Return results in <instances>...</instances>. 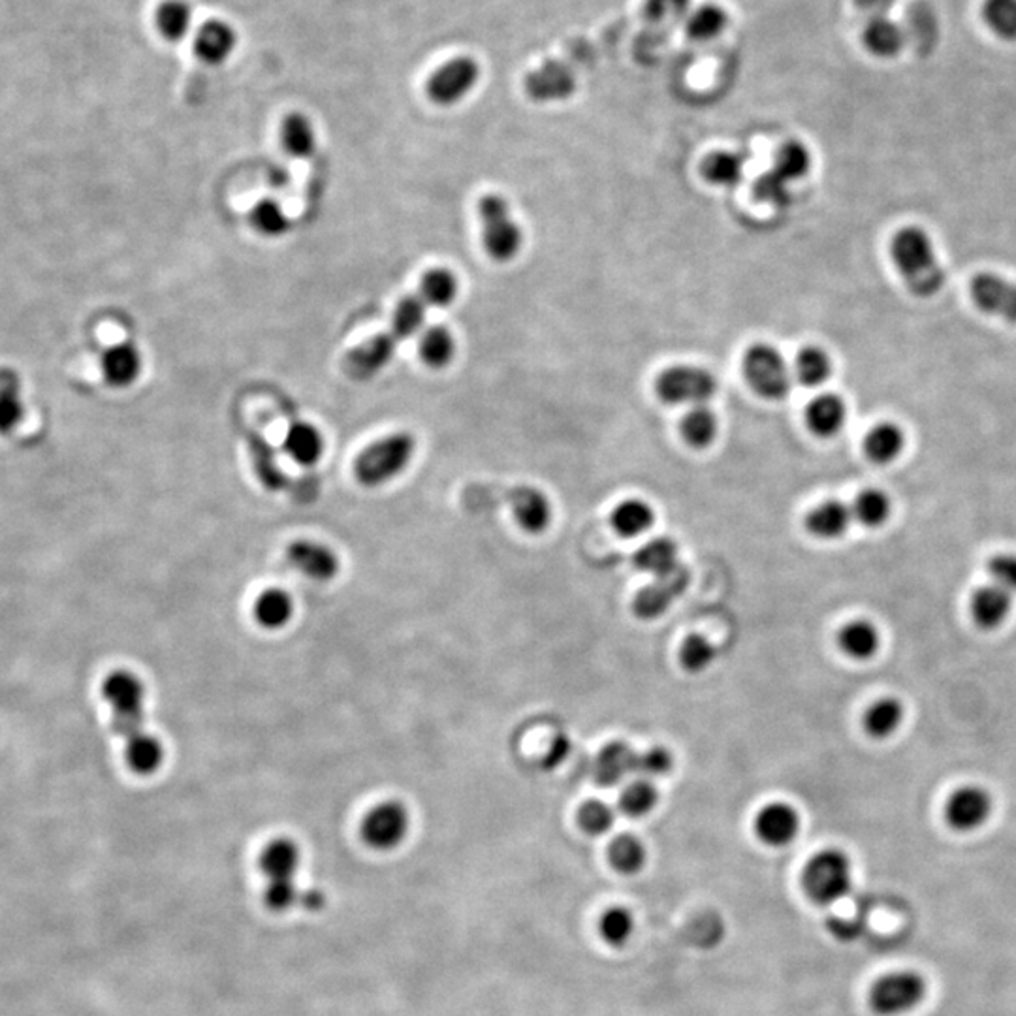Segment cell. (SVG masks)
I'll use <instances>...</instances> for the list:
<instances>
[{"mask_svg":"<svg viewBox=\"0 0 1016 1016\" xmlns=\"http://www.w3.org/2000/svg\"><path fill=\"white\" fill-rule=\"evenodd\" d=\"M889 253L909 293L919 298H931L944 288L947 275L937 258L936 245L925 228L915 225L898 228L890 238Z\"/></svg>","mask_w":1016,"mask_h":1016,"instance_id":"cell-1","label":"cell"},{"mask_svg":"<svg viewBox=\"0 0 1016 1016\" xmlns=\"http://www.w3.org/2000/svg\"><path fill=\"white\" fill-rule=\"evenodd\" d=\"M416 452V438L408 432L389 433L359 452L354 475L362 486L377 487L394 481L408 467Z\"/></svg>","mask_w":1016,"mask_h":1016,"instance_id":"cell-2","label":"cell"},{"mask_svg":"<svg viewBox=\"0 0 1016 1016\" xmlns=\"http://www.w3.org/2000/svg\"><path fill=\"white\" fill-rule=\"evenodd\" d=\"M482 244L497 263H509L522 250L524 231L512 217L509 201L500 195L482 196L479 200Z\"/></svg>","mask_w":1016,"mask_h":1016,"instance_id":"cell-3","label":"cell"},{"mask_svg":"<svg viewBox=\"0 0 1016 1016\" xmlns=\"http://www.w3.org/2000/svg\"><path fill=\"white\" fill-rule=\"evenodd\" d=\"M103 699L114 710V729L125 742L144 732L146 685L128 670L111 672L102 685Z\"/></svg>","mask_w":1016,"mask_h":1016,"instance_id":"cell-4","label":"cell"},{"mask_svg":"<svg viewBox=\"0 0 1016 1016\" xmlns=\"http://www.w3.org/2000/svg\"><path fill=\"white\" fill-rule=\"evenodd\" d=\"M803 890L817 904H833L851 890L852 866L840 849H825L803 868Z\"/></svg>","mask_w":1016,"mask_h":1016,"instance_id":"cell-5","label":"cell"},{"mask_svg":"<svg viewBox=\"0 0 1016 1016\" xmlns=\"http://www.w3.org/2000/svg\"><path fill=\"white\" fill-rule=\"evenodd\" d=\"M743 377L765 400H783L792 388V373L778 348L757 343L743 354Z\"/></svg>","mask_w":1016,"mask_h":1016,"instance_id":"cell-6","label":"cell"},{"mask_svg":"<svg viewBox=\"0 0 1016 1016\" xmlns=\"http://www.w3.org/2000/svg\"><path fill=\"white\" fill-rule=\"evenodd\" d=\"M661 402L669 405H707L716 394L718 383L712 373L704 367L672 366L667 367L655 383Z\"/></svg>","mask_w":1016,"mask_h":1016,"instance_id":"cell-7","label":"cell"},{"mask_svg":"<svg viewBox=\"0 0 1016 1016\" xmlns=\"http://www.w3.org/2000/svg\"><path fill=\"white\" fill-rule=\"evenodd\" d=\"M481 65L473 57H454L427 78L426 95L437 106H456L481 80Z\"/></svg>","mask_w":1016,"mask_h":1016,"instance_id":"cell-8","label":"cell"},{"mask_svg":"<svg viewBox=\"0 0 1016 1016\" xmlns=\"http://www.w3.org/2000/svg\"><path fill=\"white\" fill-rule=\"evenodd\" d=\"M925 993V980L920 975L911 971L887 975L871 988V1007L882 1016L904 1015L923 1002Z\"/></svg>","mask_w":1016,"mask_h":1016,"instance_id":"cell-9","label":"cell"},{"mask_svg":"<svg viewBox=\"0 0 1016 1016\" xmlns=\"http://www.w3.org/2000/svg\"><path fill=\"white\" fill-rule=\"evenodd\" d=\"M969 298L975 307L1016 326V283L994 272H979L969 280Z\"/></svg>","mask_w":1016,"mask_h":1016,"instance_id":"cell-10","label":"cell"},{"mask_svg":"<svg viewBox=\"0 0 1016 1016\" xmlns=\"http://www.w3.org/2000/svg\"><path fill=\"white\" fill-rule=\"evenodd\" d=\"M408 832V813L400 802L375 806L362 822V838L378 851H389L400 846Z\"/></svg>","mask_w":1016,"mask_h":1016,"instance_id":"cell-11","label":"cell"},{"mask_svg":"<svg viewBox=\"0 0 1016 1016\" xmlns=\"http://www.w3.org/2000/svg\"><path fill=\"white\" fill-rule=\"evenodd\" d=\"M994 802L990 792L977 786L956 789L947 800L945 817L950 827L958 832H971L983 827L993 813Z\"/></svg>","mask_w":1016,"mask_h":1016,"instance_id":"cell-12","label":"cell"},{"mask_svg":"<svg viewBox=\"0 0 1016 1016\" xmlns=\"http://www.w3.org/2000/svg\"><path fill=\"white\" fill-rule=\"evenodd\" d=\"M525 92L535 102H561L576 89V73L565 62L549 61L525 76Z\"/></svg>","mask_w":1016,"mask_h":1016,"instance_id":"cell-13","label":"cell"},{"mask_svg":"<svg viewBox=\"0 0 1016 1016\" xmlns=\"http://www.w3.org/2000/svg\"><path fill=\"white\" fill-rule=\"evenodd\" d=\"M397 345L400 342L392 332L373 335L372 339L348 351L343 359V372L354 381H369L388 366L396 354Z\"/></svg>","mask_w":1016,"mask_h":1016,"instance_id":"cell-14","label":"cell"},{"mask_svg":"<svg viewBox=\"0 0 1016 1016\" xmlns=\"http://www.w3.org/2000/svg\"><path fill=\"white\" fill-rule=\"evenodd\" d=\"M689 584V571L685 566H675L674 571L655 579L653 584L639 591L634 599V614L642 620H655L672 606L675 599L682 595Z\"/></svg>","mask_w":1016,"mask_h":1016,"instance_id":"cell-15","label":"cell"},{"mask_svg":"<svg viewBox=\"0 0 1016 1016\" xmlns=\"http://www.w3.org/2000/svg\"><path fill=\"white\" fill-rule=\"evenodd\" d=\"M800 830V817L789 803L765 806L754 817L757 838L770 847H786L795 841Z\"/></svg>","mask_w":1016,"mask_h":1016,"instance_id":"cell-16","label":"cell"},{"mask_svg":"<svg viewBox=\"0 0 1016 1016\" xmlns=\"http://www.w3.org/2000/svg\"><path fill=\"white\" fill-rule=\"evenodd\" d=\"M238 48V32L228 21L207 19L196 31L195 53L201 62L219 67L228 61Z\"/></svg>","mask_w":1016,"mask_h":1016,"instance_id":"cell-17","label":"cell"},{"mask_svg":"<svg viewBox=\"0 0 1016 1016\" xmlns=\"http://www.w3.org/2000/svg\"><path fill=\"white\" fill-rule=\"evenodd\" d=\"M286 555L294 569H298L299 572H304L305 576L317 580V582H328L339 571L337 555L320 542H293L286 550Z\"/></svg>","mask_w":1016,"mask_h":1016,"instance_id":"cell-18","label":"cell"},{"mask_svg":"<svg viewBox=\"0 0 1016 1016\" xmlns=\"http://www.w3.org/2000/svg\"><path fill=\"white\" fill-rule=\"evenodd\" d=\"M511 506L517 524L527 533H542L552 524V505L536 487H516L511 493Z\"/></svg>","mask_w":1016,"mask_h":1016,"instance_id":"cell-19","label":"cell"},{"mask_svg":"<svg viewBox=\"0 0 1016 1016\" xmlns=\"http://www.w3.org/2000/svg\"><path fill=\"white\" fill-rule=\"evenodd\" d=\"M144 358L135 343H119L102 356V375L114 388H128L140 378Z\"/></svg>","mask_w":1016,"mask_h":1016,"instance_id":"cell-20","label":"cell"},{"mask_svg":"<svg viewBox=\"0 0 1016 1016\" xmlns=\"http://www.w3.org/2000/svg\"><path fill=\"white\" fill-rule=\"evenodd\" d=\"M1013 609V595L996 584L983 585L971 596V615L977 628L996 631L1002 628Z\"/></svg>","mask_w":1016,"mask_h":1016,"instance_id":"cell-21","label":"cell"},{"mask_svg":"<svg viewBox=\"0 0 1016 1016\" xmlns=\"http://www.w3.org/2000/svg\"><path fill=\"white\" fill-rule=\"evenodd\" d=\"M862 43L866 51L877 59H892L900 56L907 43L906 31L887 16H877L866 23L862 31Z\"/></svg>","mask_w":1016,"mask_h":1016,"instance_id":"cell-22","label":"cell"},{"mask_svg":"<svg viewBox=\"0 0 1016 1016\" xmlns=\"http://www.w3.org/2000/svg\"><path fill=\"white\" fill-rule=\"evenodd\" d=\"M846 402L836 394H821L806 408V424L817 437L830 438L846 424Z\"/></svg>","mask_w":1016,"mask_h":1016,"instance_id":"cell-23","label":"cell"},{"mask_svg":"<svg viewBox=\"0 0 1016 1016\" xmlns=\"http://www.w3.org/2000/svg\"><path fill=\"white\" fill-rule=\"evenodd\" d=\"M637 757L629 743L610 742L596 754L595 778L603 786H618L620 781L634 773L637 768Z\"/></svg>","mask_w":1016,"mask_h":1016,"instance_id":"cell-24","label":"cell"},{"mask_svg":"<svg viewBox=\"0 0 1016 1016\" xmlns=\"http://www.w3.org/2000/svg\"><path fill=\"white\" fill-rule=\"evenodd\" d=\"M852 522L851 506L841 501H825L810 512L806 520L811 535L822 541H836L846 535Z\"/></svg>","mask_w":1016,"mask_h":1016,"instance_id":"cell-25","label":"cell"},{"mask_svg":"<svg viewBox=\"0 0 1016 1016\" xmlns=\"http://www.w3.org/2000/svg\"><path fill=\"white\" fill-rule=\"evenodd\" d=\"M283 448L290 460L304 467H310L323 457L326 446L323 433L318 432L317 427L309 422H294L286 432Z\"/></svg>","mask_w":1016,"mask_h":1016,"instance_id":"cell-26","label":"cell"},{"mask_svg":"<svg viewBox=\"0 0 1016 1016\" xmlns=\"http://www.w3.org/2000/svg\"><path fill=\"white\" fill-rule=\"evenodd\" d=\"M906 448V433L895 422H879L865 437V452L870 462L889 465Z\"/></svg>","mask_w":1016,"mask_h":1016,"instance_id":"cell-27","label":"cell"},{"mask_svg":"<svg viewBox=\"0 0 1016 1016\" xmlns=\"http://www.w3.org/2000/svg\"><path fill=\"white\" fill-rule=\"evenodd\" d=\"M280 144L294 159H310L317 149V132L309 117L302 111L286 116L280 125Z\"/></svg>","mask_w":1016,"mask_h":1016,"instance_id":"cell-28","label":"cell"},{"mask_svg":"<svg viewBox=\"0 0 1016 1016\" xmlns=\"http://www.w3.org/2000/svg\"><path fill=\"white\" fill-rule=\"evenodd\" d=\"M299 858V847L293 840L280 838L264 849L260 868L268 881H290L298 874Z\"/></svg>","mask_w":1016,"mask_h":1016,"instance_id":"cell-29","label":"cell"},{"mask_svg":"<svg viewBox=\"0 0 1016 1016\" xmlns=\"http://www.w3.org/2000/svg\"><path fill=\"white\" fill-rule=\"evenodd\" d=\"M24 418L21 378L12 369H0V435H10Z\"/></svg>","mask_w":1016,"mask_h":1016,"instance_id":"cell-30","label":"cell"},{"mask_svg":"<svg viewBox=\"0 0 1016 1016\" xmlns=\"http://www.w3.org/2000/svg\"><path fill=\"white\" fill-rule=\"evenodd\" d=\"M840 645L847 658L868 661L876 658L877 651L881 648V634L871 621H849L840 631Z\"/></svg>","mask_w":1016,"mask_h":1016,"instance_id":"cell-31","label":"cell"},{"mask_svg":"<svg viewBox=\"0 0 1016 1016\" xmlns=\"http://www.w3.org/2000/svg\"><path fill=\"white\" fill-rule=\"evenodd\" d=\"M195 23V12L187 0H165L155 12L157 31L168 42H181Z\"/></svg>","mask_w":1016,"mask_h":1016,"instance_id":"cell-32","label":"cell"},{"mask_svg":"<svg viewBox=\"0 0 1016 1016\" xmlns=\"http://www.w3.org/2000/svg\"><path fill=\"white\" fill-rule=\"evenodd\" d=\"M906 719V708L900 700L887 697L874 702L865 713V729L871 738L885 740L898 732Z\"/></svg>","mask_w":1016,"mask_h":1016,"instance_id":"cell-33","label":"cell"},{"mask_svg":"<svg viewBox=\"0 0 1016 1016\" xmlns=\"http://www.w3.org/2000/svg\"><path fill=\"white\" fill-rule=\"evenodd\" d=\"M655 514L645 501L628 500L615 506L612 512V527L623 539H637L651 530Z\"/></svg>","mask_w":1016,"mask_h":1016,"instance_id":"cell-34","label":"cell"},{"mask_svg":"<svg viewBox=\"0 0 1016 1016\" xmlns=\"http://www.w3.org/2000/svg\"><path fill=\"white\" fill-rule=\"evenodd\" d=\"M634 565L640 571L650 572L655 579L667 576L680 566L678 546L670 539H653L634 554Z\"/></svg>","mask_w":1016,"mask_h":1016,"instance_id":"cell-35","label":"cell"},{"mask_svg":"<svg viewBox=\"0 0 1016 1016\" xmlns=\"http://www.w3.org/2000/svg\"><path fill=\"white\" fill-rule=\"evenodd\" d=\"M746 155L738 151H716L702 162V176L719 187H737L746 170Z\"/></svg>","mask_w":1016,"mask_h":1016,"instance_id":"cell-36","label":"cell"},{"mask_svg":"<svg viewBox=\"0 0 1016 1016\" xmlns=\"http://www.w3.org/2000/svg\"><path fill=\"white\" fill-rule=\"evenodd\" d=\"M421 358L432 369H443L456 356V342L454 335L446 326H430L422 335L418 345Z\"/></svg>","mask_w":1016,"mask_h":1016,"instance_id":"cell-37","label":"cell"},{"mask_svg":"<svg viewBox=\"0 0 1016 1016\" xmlns=\"http://www.w3.org/2000/svg\"><path fill=\"white\" fill-rule=\"evenodd\" d=\"M249 223L264 238H283L293 228V220L274 198L256 201L249 211Z\"/></svg>","mask_w":1016,"mask_h":1016,"instance_id":"cell-38","label":"cell"},{"mask_svg":"<svg viewBox=\"0 0 1016 1016\" xmlns=\"http://www.w3.org/2000/svg\"><path fill=\"white\" fill-rule=\"evenodd\" d=\"M727 24H729V13L724 12V8L708 2L689 13L685 32L694 42H710L719 34H723Z\"/></svg>","mask_w":1016,"mask_h":1016,"instance_id":"cell-39","label":"cell"},{"mask_svg":"<svg viewBox=\"0 0 1016 1016\" xmlns=\"http://www.w3.org/2000/svg\"><path fill=\"white\" fill-rule=\"evenodd\" d=\"M718 416L707 405L689 408L682 418L680 430L685 443L693 448H708L718 437Z\"/></svg>","mask_w":1016,"mask_h":1016,"instance_id":"cell-40","label":"cell"},{"mask_svg":"<svg viewBox=\"0 0 1016 1016\" xmlns=\"http://www.w3.org/2000/svg\"><path fill=\"white\" fill-rule=\"evenodd\" d=\"M125 753H127L128 767L132 768L136 773H141V776L157 772L160 765H162V759H165L162 743L157 738L151 737V734H147L146 731L127 740Z\"/></svg>","mask_w":1016,"mask_h":1016,"instance_id":"cell-41","label":"cell"},{"mask_svg":"<svg viewBox=\"0 0 1016 1016\" xmlns=\"http://www.w3.org/2000/svg\"><path fill=\"white\" fill-rule=\"evenodd\" d=\"M795 377L806 388H817L832 375V359L821 347H803L795 359Z\"/></svg>","mask_w":1016,"mask_h":1016,"instance_id":"cell-42","label":"cell"},{"mask_svg":"<svg viewBox=\"0 0 1016 1016\" xmlns=\"http://www.w3.org/2000/svg\"><path fill=\"white\" fill-rule=\"evenodd\" d=\"M460 293V283L451 269L433 268L422 275L421 298L432 307H448Z\"/></svg>","mask_w":1016,"mask_h":1016,"instance_id":"cell-43","label":"cell"},{"mask_svg":"<svg viewBox=\"0 0 1016 1016\" xmlns=\"http://www.w3.org/2000/svg\"><path fill=\"white\" fill-rule=\"evenodd\" d=\"M256 621L266 629L285 628L288 621L293 620L294 603L286 591L274 590L264 591L258 596L255 604Z\"/></svg>","mask_w":1016,"mask_h":1016,"instance_id":"cell-44","label":"cell"},{"mask_svg":"<svg viewBox=\"0 0 1016 1016\" xmlns=\"http://www.w3.org/2000/svg\"><path fill=\"white\" fill-rule=\"evenodd\" d=\"M851 512L852 520H857L858 524L865 525L868 530H877L887 524L890 512H892V503H890L889 495L881 490H865V492L858 493L857 500L851 505Z\"/></svg>","mask_w":1016,"mask_h":1016,"instance_id":"cell-45","label":"cell"},{"mask_svg":"<svg viewBox=\"0 0 1016 1016\" xmlns=\"http://www.w3.org/2000/svg\"><path fill=\"white\" fill-rule=\"evenodd\" d=\"M772 170L786 179L787 184L798 181L811 170V152L802 141H786L773 157Z\"/></svg>","mask_w":1016,"mask_h":1016,"instance_id":"cell-46","label":"cell"},{"mask_svg":"<svg viewBox=\"0 0 1016 1016\" xmlns=\"http://www.w3.org/2000/svg\"><path fill=\"white\" fill-rule=\"evenodd\" d=\"M610 865L623 876L639 874L645 865V847L633 833H623L612 841L609 849Z\"/></svg>","mask_w":1016,"mask_h":1016,"instance_id":"cell-47","label":"cell"},{"mask_svg":"<svg viewBox=\"0 0 1016 1016\" xmlns=\"http://www.w3.org/2000/svg\"><path fill=\"white\" fill-rule=\"evenodd\" d=\"M980 16L986 27L1007 42L1016 40V0H983Z\"/></svg>","mask_w":1016,"mask_h":1016,"instance_id":"cell-48","label":"cell"},{"mask_svg":"<svg viewBox=\"0 0 1016 1016\" xmlns=\"http://www.w3.org/2000/svg\"><path fill=\"white\" fill-rule=\"evenodd\" d=\"M426 320V302L418 296H407L397 304L392 318V334L402 343L421 332Z\"/></svg>","mask_w":1016,"mask_h":1016,"instance_id":"cell-49","label":"cell"},{"mask_svg":"<svg viewBox=\"0 0 1016 1016\" xmlns=\"http://www.w3.org/2000/svg\"><path fill=\"white\" fill-rule=\"evenodd\" d=\"M659 802V792L650 779H637L629 783L620 797V808L625 816L644 817L655 810Z\"/></svg>","mask_w":1016,"mask_h":1016,"instance_id":"cell-50","label":"cell"},{"mask_svg":"<svg viewBox=\"0 0 1016 1016\" xmlns=\"http://www.w3.org/2000/svg\"><path fill=\"white\" fill-rule=\"evenodd\" d=\"M718 658V651L702 634H691L680 648V663L691 674H700Z\"/></svg>","mask_w":1016,"mask_h":1016,"instance_id":"cell-51","label":"cell"},{"mask_svg":"<svg viewBox=\"0 0 1016 1016\" xmlns=\"http://www.w3.org/2000/svg\"><path fill=\"white\" fill-rule=\"evenodd\" d=\"M601 936L612 947H623L634 931V917L625 907H610L601 919Z\"/></svg>","mask_w":1016,"mask_h":1016,"instance_id":"cell-52","label":"cell"},{"mask_svg":"<svg viewBox=\"0 0 1016 1016\" xmlns=\"http://www.w3.org/2000/svg\"><path fill=\"white\" fill-rule=\"evenodd\" d=\"M753 196L768 206L786 207L791 204L789 184L772 168L754 179Z\"/></svg>","mask_w":1016,"mask_h":1016,"instance_id":"cell-53","label":"cell"},{"mask_svg":"<svg viewBox=\"0 0 1016 1016\" xmlns=\"http://www.w3.org/2000/svg\"><path fill=\"white\" fill-rule=\"evenodd\" d=\"M614 808L604 800H588L580 808L579 825L584 832L591 833V836H603L614 827Z\"/></svg>","mask_w":1016,"mask_h":1016,"instance_id":"cell-54","label":"cell"},{"mask_svg":"<svg viewBox=\"0 0 1016 1016\" xmlns=\"http://www.w3.org/2000/svg\"><path fill=\"white\" fill-rule=\"evenodd\" d=\"M907 23H909L907 29L904 27L907 40H914L923 49L936 42L937 21L928 8H915V10H911V12L907 13Z\"/></svg>","mask_w":1016,"mask_h":1016,"instance_id":"cell-55","label":"cell"},{"mask_svg":"<svg viewBox=\"0 0 1016 1016\" xmlns=\"http://www.w3.org/2000/svg\"><path fill=\"white\" fill-rule=\"evenodd\" d=\"M672 770V754L664 748H651L637 757L634 773L640 779L663 778Z\"/></svg>","mask_w":1016,"mask_h":1016,"instance_id":"cell-56","label":"cell"},{"mask_svg":"<svg viewBox=\"0 0 1016 1016\" xmlns=\"http://www.w3.org/2000/svg\"><path fill=\"white\" fill-rule=\"evenodd\" d=\"M302 892L304 890L298 889L296 885V879H290V881H268V887H266V906L274 911H286L290 907L299 904V898H302Z\"/></svg>","mask_w":1016,"mask_h":1016,"instance_id":"cell-57","label":"cell"},{"mask_svg":"<svg viewBox=\"0 0 1016 1016\" xmlns=\"http://www.w3.org/2000/svg\"><path fill=\"white\" fill-rule=\"evenodd\" d=\"M645 18L653 23H674L691 8V0H645Z\"/></svg>","mask_w":1016,"mask_h":1016,"instance_id":"cell-58","label":"cell"},{"mask_svg":"<svg viewBox=\"0 0 1016 1016\" xmlns=\"http://www.w3.org/2000/svg\"><path fill=\"white\" fill-rule=\"evenodd\" d=\"M250 451H253V456H255L256 467H258V473L263 476V481L269 486H279L280 481H283V473L280 468H277L272 460H274V454L269 451L268 443L264 441L263 437L258 435H253L250 438Z\"/></svg>","mask_w":1016,"mask_h":1016,"instance_id":"cell-59","label":"cell"},{"mask_svg":"<svg viewBox=\"0 0 1016 1016\" xmlns=\"http://www.w3.org/2000/svg\"><path fill=\"white\" fill-rule=\"evenodd\" d=\"M988 574L993 584L1007 591L1010 595L1016 593V554H999L988 563Z\"/></svg>","mask_w":1016,"mask_h":1016,"instance_id":"cell-60","label":"cell"},{"mask_svg":"<svg viewBox=\"0 0 1016 1016\" xmlns=\"http://www.w3.org/2000/svg\"><path fill=\"white\" fill-rule=\"evenodd\" d=\"M569 753H571V740L565 734H560L550 743L549 753L544 754L542 765H544V768H550V770L558 768L561 762L566 761Z\"/></svg>","mask_w":1016,"mask_h":1016,"instance_id":"cell-61","label":"cell"},{"mask_svg":"<svg viewBox=\"0 0 1016 1016\" xmlns=\"http://www.w3.org/2000/svg\"><path fill=\"white\" fill-rule=\"evenodd\" d=\"M858 7L862 10H868V12L874 13L871 18H877V16H887V10H889L892 0H857Z\"/></svg>","mask_w":1016,"mask_h":1016,"instance_id":"cell-62","label":"cell"},{"mask_svg":"<svg viewBox=\"0 0 1016 1016\" xmlns=\"http://www.w3.org/2000/svg\"><path fill=\"white\" fill-rule=\"evenodd\" d=\"M299 904L309 909V911H318L323 909L324 906V895L318 892V890H304L302 892V898H299Z\"/></svg>","mask_w":1016,"mask_h":1016,"instance_id":"cell-63","label":"cell"}]
</instances>
